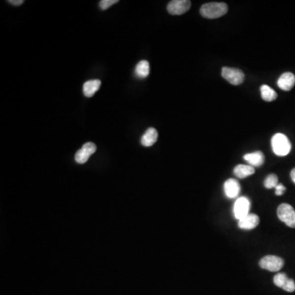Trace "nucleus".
<instances>
[{
	"label": "nucleus",
	"mask_w": 295,
	"mask_h": 295,
	"mask_svg": "<svg viewBox=\"0 0 295 295\" xmlns=\"http://www.w3.org/2000/svg\"><path fill=\"white\" fill-rule=\"evenodd\" d=\"M228 12V6L225 2H207L200 8V13L207 19H216Z\"/></svg>",
	"instance_id": "f257e3e1"
},
{
	"label": "nucleus",
	"mask_w": 295,
	"mask_h": 295,
	"mask_svg": "<svg viewBox=\"0 0 295 295\" xmlns=\"http://www.w3.org/2000/svg\"><path fill=\"white\" fill-rule=\"evenodd\" d=\"M271 147L274 154L277 156H286L291 151V144L288 137L281 133H277L271 138Z\"/></svg>",
	"instance_id": "f03ea898"
},
{
	"label": "nucleus",
	"mask_w": 295,
	"mask_h": 295,
	"mask_svg": "<svg viewBox=\"0 0 295 295\" xmlns=\"http://www.w3.org/2000/svg\"><path fill=\"white\" fill-rule=\"evenodd\" d=\"M277 216L281 222L291 228H295V210L288 203H282L277 208Z\"/></svg>",
	"instance_id": "7ed1b4c3"
},
{
	"label": "nucleus",
	"mask_w": 295,
	"mask_h": 295,
	"mask_svg": "<svg viewBox=\"0 0 295 295\" xmlns=\"http://www.w3.org/2000/svg\"><path fill=\"white\" fill-rule=\"evenodd\" d=\"M284 260L280 257L275 255H267L260 260L259 266L262 269L272 272H276L281 270L284 266Z\"/></svg>",
	"instance_id": "20e7f679"
},
{
	"label": "nucleus",
	"mask_w": 295,
	"mask_h": 295,
	"mask_svg": "<svg viewBox=\"0 0 295 295\" xmlns=\"http://www.w3.org/2000/svg\"><path fill=\"white\" fill-rule=\"evenodd\" d=\"M222 76L225 80L234 86L241 85L244 81V72L238 68L224 66L222 70Z\"/></svg>",
	"instance_id": "39448f33"
},
{
	"label": "nucleus",
	"mask_w": 295,
	"mask_h": 295,
	"mask_svg": "<svg viewBox=\"0 0 295 295\" xmlns=\"http://www.w3.org/2000/svg\"><path fill=\"white\" fill-rule=\"evenodd\" d=\"M249 209H250V202L249 198L246 197H240L235 201L234 204V217L238 221L244 218L249 214Z\"/></svg>",
	"instance_id": "423d86ee"
},
{
	"label": "nucleus",
	"mask_w": 295,
	"mask_h": 295,
	"mask_svg": "<svg viewBox=\"0 0 295 295\" xmlns=\"http://www.w3.org/2000/svg\"><path fill=\"white\" fill-rule=\"evenodd\" d=\"M191 7L190 0H172L167 5V11L171 15H182Z\"/></svg>",
	"instance_id": "0eeeda50"
},
{
	"label": "nucleus",
	"mask_w": 295,
	"mask_h": 295,
	"mask_svg": "<svg viewBox=\"0 0 295 295\" xmlns=\"http://www.w3.org/2000/svg\"><path fill=\"white\" fill-rule=\"evenodd\" d=\"M97 150V147L96 144L91 142H88L84 144L82 148L77 151L75 155V160L79 164H86L88 161L89 159L91 158L92 154L96 153Z\"/></svg>",
	"instance_id": "6e6552de"
},
{
	"label": "nucleus",
	"mask_w": 295,
	"mask_h": 295,
	"mask_svg": "<svg viewBox=\"0 0 295 295\" xmlns=\"http://www.w3.org/2000/svg\"><path fill=\"white\" fill-rule=\"evenodd\" d=\"M241 188L239 182L234 179H229L224 184L226 196L229 198H235L239 196Z\"/></svg>",
	"instance_id": "1a4fd4ad"
},
{
	"label": "nucleus",
	"mask_w": 295,
	"mask_h": 295,
	"mask_svg": "<svg viewBox=\"0 0 295 295\" xmlns=\"http://www.w3.org/2000/svg\"><path fill=\"white\" fill-rule=\"evenodd\" d=\"M259 222H260V219H259V216L253 214V213L252 214L249 213L246 217L238 221V226L240 229L249 230V229L256 228L259 226Z\"/></svg>",
	"instance_id": "9d476101"
},
{
	"label": "nucleus",
	"mask_w": 295,
	"mask_h": 295,
	"mask_svg": "<svg viewBox=\"0 0 295 295\" xmlns=\"http://www.w3.org/2000/svg\"><path fill=\"white\" fill-rule=\"evenodd\" d=\"M279 88L282 91H290L295 86V76L291 72H286L280 76L277 81Z\"/></svg>",
	"instance_id": "9b49d317"
},
{
	"label": "nucleus",
	"mask_w": 295,
	"mask_h": 295,
	"mask_svg": "<svg viewBox=\"0 0 295 295\" xmlns=\"http://www.w3.org/2000/svg\"><path fill=\"white\" fill-rule=\"evenodd\" d=\"M244 159L245 161L248 162V164L250 166L258 167V166H261L264 164L265 157L261 151H256L245 154Z\"/></svg>",
	"instance_id": "f8f14e48"
},
{
	"label": "nucleus",
	"mask_w": 295,
	"mask_h": 295,
	"mask_svg": "<svg viewBox=\"0 0 295 295\" xmlns=\"http://www.w3.org/2000/svg\"><path fill=\"white\" fill-rule=\"evenodd\" d=\"M158 137H159V134H158L157 130L154 129L153 127H150L143 134L140 142H141L143 146L151 147L152 145H154L156 143L157 140H158Z\"/></svg>",
	"instance_id": "ddd939ff"
},
{
	"label": "nucleus",
	"mask_w": 295,
	"mask_h": 295,
	"mask_svg": "<svg viewBox=\"0 0 295 295\" xmlns=\"http://www.w3.org/2000/svg\"><path fill=\"white\" fill-rule=\"evenodd\" d=\"M255 172L254 166L250 165H244L239 164L237 165L234 169V173L239 179L246 178L248 176H251Z\"/></svg>",
	"instance_id": "4468645a"
},
{
	"label": "nucleus",
	"mask_w": 295,
	"mask_h": 295,
	"mask_svg": "<svg viewBox=\"0 0 295 295\" xmlns=\"http://www.w3.org/2000/svg\"><path fill=\"white\" fill-rule=\"evenodd\" d=\"M100 86H101V81L99 80L86 81L83 86L84 95L88 98L92 97L98 91Z\"/></svg>",
	"instance_id": "2eb2a0df"
},
{
	"label": "nucleus",
	"mask_w": 295,
	"mask_h": 295,
	"mask_svg": "<svg viewBox=\"0 0 295 295\" xmlns=\"http://www.w3.org/2000/svg\"><path fill=\"white\" fill-rule=\"evenodd\" d=\"M135 75L139 78H146L150 72V66L149 63L146 60L139 62L135 67Z\"/></svg>",
	"instance_id": "dca6fc26"
},
{
	"label": "nucleus",
	"mask_w": 295,
	"mask_h": 295,
	"mask_svg": "<svg viewBox=\"0 0 295 295\" xmlns=\"http://www.w3.org/2000/svg\"><path fill=\"white\" fill-rule=\"evenodd\" d=\"M260 91H261L262 98L266 102H272L277 98V94L276 91L267 85H262L260 87Z\"/></svg>",
	"instance_id": "f3484780"
},
{
	"label": "nucleus",
	"mask_w": 295,
	"mask_h": 295,
	"mask_svg": "<svg viewBox=\"0 0 295 295\" xmlns=\"http://www.w3.org/2000/svg\"><path fill=\"white\" fill-rule=\"evenodd\" d=\"M278 177L275 174L269 175L264 181V186L266 189L276 188V186H278Z\"/></svg>",
	"instance_id": "a211bd4d"
},
{
	"label": "nucleus",
	"mask_w": 295,
	"mask_h": 295,
	"mask_svg": "<svg viewBox=\"0 0 295 295\" xmlns=\"http://www.w3.org/2000/svg\"><path fill=\"white\" fill-rule=\"evenodd\" d=\"M289 279L290 278L285 273L276 274L273 279L274 284L279 288H283Z\"/></svg>",
	"instance_id": "6ab92c4d"
},
{
	"label": "nucleus",
	"mask_w": 295,
	"mask_h": 295,
	"mask_svg": "<svg viewBox=\"0 0 295 295\" xmlns=\"http://www.w3.org/2000/svg\"><path fill=\"white\" fill-rule=\"evenodd\" d=\"M117 2L118 0H102L99 2V7L102 10H106Z\"/></svg>",
	"instance_id": "aec40b11"
},
{
	"label": "nucleus",
	"mask_w": 295,
	"mask_h": 295,
	"mask_svg": "<svg viewBox=\"0 0 295 295\" xmlns=\"http://www.w3.org/2000/svg\"><path fill=\"white\" fill-rule=\"evenodd\" d=\"M284 291H287L289 293H292L295 291V282L292 279H289L288 281L286 282V285L284 286Z\"/></svg>",
	"instance_id": "412c9836"
},
{
	"label": "nucleus",
	"mask_w": 295,
	"mask_h": 295,
	"mask_svg": "<svg viewBox=\"0 0 295 295\" xmlns=\"http://www.w3.org/2000/svg\"><path fill=\"white\" fill-rule=\"evenodd\" d=\"M275 189H276V195L278 196H282L286 191V187L282 184H278V186H276Z\"/></svg>",
	"instance_id": "4be33fe9"
},
{
	"label": "nucleus",
	"mask_w": 295,
	"mask_h": 295,
	"mask_svg": "<svg viewBox=\"0 0 295 295\" xmlns=\"http://www.w3.org/2000/svg\"><path fill=\"white\" fill-rule=\"evenodd\" d=\"M8 2L11 4L14 5V6H19V5H22L24 1L23 0H10Z\"/></svg>",
	"instance_id": "5701e85b"
},
{
	"label": "nucleus",
	"mask_w": 295,
	"mask_h": 295,
	"mask_svg": "<svg viewBox=\"0 0 295 295\" xmlns=\"http://www.w3.org/2000/svg\"><path fill=\"white\" fill-rule=\"evenodd\" d=\"M291 177L294 183L295 184V168H294L291 172Z\"/></svg>",
	"instance_id": "b1692460"
}]
</instances>
